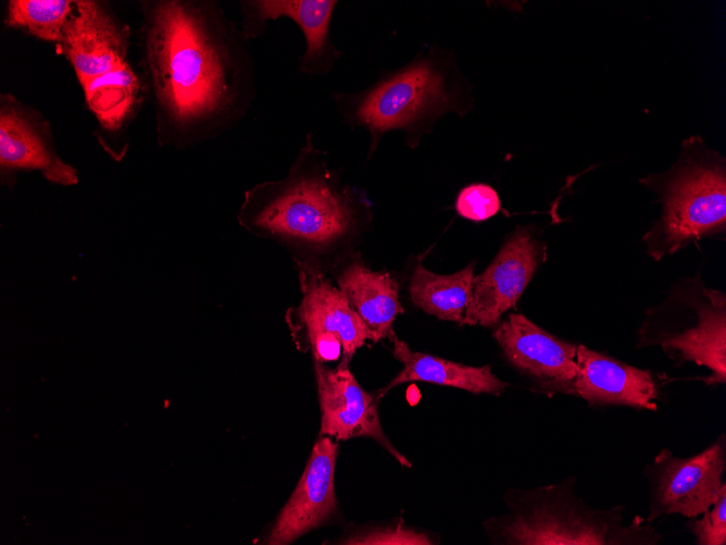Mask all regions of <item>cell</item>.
I'll use <instances>...</instances> for the list:
<instances>
[{
	"instance_id": "1",
	"label": "cell",
	"mask_w": 726,
	"mask_h": 545,
	"mask_svg": "<svg viewBox=\"0 0 726 545\" xmlns=\"http://www.w3.org/2000/svg\"><path fill=\"white\" fill-rule=\"evenodd\" d=\"M246 41L213 2L153 4L147 60L171 144L186 147L206 139L248 112L256 88Z\"/></svg>"
},
{
	"instance_id": "2",
	"label": "cell",
	"mask_w": 726,
	"mask_h": 545,
	"mask_svg": "<svg viewBox=\"0 0 726 545\" xmlns=\"http://www.w3.org/2000/svg\"><path fill=\"white\" fill-rule=\"evenodd\" d=\"M325 156L306 133L286 175L246 190L237 215L247 232L284 248L298 274L333 272L373 222L366 194L343 183Z\"/></svg>"
},
{
	"instance_id": "3",
	"label": "cell",
	"mask_w": 726,
	"mask_h": 545,
	"mask_svg": "<svg viewBox=\"0 0 726 545\" xmlns=\"http://www.w3.org/2000/svg\"><path fill=\"white\" fill-rule=\"evenodd\" d=\"M331 99L350 129L368 133L367 161L386 134L402 131L404 144L416 148L442 115L464 116L474 106L473 86L460 71L453 50L437 45L397 70L383 71L364 89L331 91Z\"/></svg>"
},
{
	"instance_id": "4",
	"label": "cell",
	"mask_w": 726,
	"mask_h": 545,
	"mask_svg": "<svg viewBox=\"0 0 726 545\" xmlns=\"http://www.w3.org/2000/svg\"><path fill=\"white\" fill-rule=\"evenodd\" d=\"M576 479L536 490H509L508 511L484 527L495 544L511 545H656L662 534L646 518L625 521V506L587 505L574 492Z\"/></svg>"
},
{
	"instance_id": "5",
	"label": "cell",
	"mask_w": 726,
	"mask_h": 545,
	"mask_svg": "<svg viewBox=\"0 0 726 545\" xmlns=\"http://www.w3.org/2000/svg\"><path fill=\"white\" fill-rule=\"evenodd\" d=\"M656 194L661 214L643 234L655 261L690 244L726 232V161L699 136L683 141L678 160L665 172L639 179Z\"/></svg>"
},
{
	"instance_id": "6",
	"label": "cell",
	"mask_w": 726,
	"mask_h": 545,
	"mask_svg": "<svg viewBox=\"0 0 726 545\" xmlns=\"http://www.w3.org/2000/svg\"><path fill=\"white\" fill-rule=\"evenodd\" d=\"M637 337V348L660 347L675 364L705 368L708 386L726 383V295L700 275L674 283L663 301L646 309Z\"/></svg>"
},
{
	"instance_id": "7",
	"label": "cell",
	"mask_w": 726,
	"mask_h": 545,
	"mask_svg": "<svg viewBox=\"0 0 726 545\" xmlns=\"http://www.w3.org/2000/svg\"><path fill=\"white\" fill-rule=\"evenodd\" d=\"M301 300L287 311L286 320L300 349L313 360L349 363L366 340L377 343L374 332L354 311L327 275L298 274Z\"/></svg>"
},
{
	"instance_id": "8",
	"label": "cell",
	"mask_w": 726,
	"mask_h": 545,
	"mask_svg": "<svg viewBox=\"0 0 726 545\" xmlns=\"http://www.w3.org/2000/svg\"><path fill=\"white\" fill-rule=\"evenodd\" d=\"M726 434L703 450L678 457L662 448L643 469L649 481V523L671 515L696 518L718 497L726 484Z\"/></svg>"
},
{
	"instance_id": "9",
	"label": "cell",
	"mask_w": 726,
	"mask_h": 545,
	"mask_svg": "<svg viewBox=\"0 0 726 545\" xmlns=\"http://www.w3.org/2000/svg\"><path fill=\"white\" fill-rule=\"evenodd\" d=\"M546 245L530 226H516L500 250L473 280L472 297L460 325L496 326L515 307L537 268Z\"/></svg>"
},
{
	"instance_id": "10",
	"label": "cell",
	"mask_w": 726,
	"mask_h": 545,
	"mask_svg": "<svg viewBox=\"0 0 726 545\" xmlns=\"http://www.w3.org/2000/svg\"><path fill=\"white\" fill-rule=\"evenodd\" d=\"M504 358L549 395H574L578 344L562 340L522 313H510L492 332Z\"/></svg>"
},
{
	"instance_id": "11",
	"label": "cell",
	"mask_w": 726,
	"mask_h": 545,
	"mask_svg": "<svg viewBox=\"0 0 726 545\" xmlns=\"http://www.w3.org/2000/svg\"><path fill=\"white\" fill-rule=\"evenodd\" d=\"M321 410L320 436L336 439L371 437L380 444L401 466L411 462L383 431L377 411V395L365 392L349 369L339 362L335 368L313 360Z\"/></svg>"
},
{
	"instance_id": "12",
	"label": "cell",
	"mask_w": 726,
	"mask_h": 545,
	"mask_svg": "<svg viewBox=\"0 0 726 545\" xmlns=\"http://www.w3.org/2000/svg\"><path fill=\"white\" fill-rule=\"evenodd\" d=\"M241 33L247 40L260 38L270 21L289 18L301 30L304 50L297 71L306 76L328 74L342 52L330 38L336 0H243Z\"/></svg>"
},
{
	"instance_id": "13",
	"label": "cell",
	"mask_w": 726,
	"mask_h": 545,
	"mask_svg": "<svg viewBox=\"0 0 726 545\" xmlns=\"http://www.w3.org/2000/svg\"><path fill=\"white\" fill-rule=\"evenodd\" d=\"M337 455L338 444L331 437L321 436L317 439L297 487L278 515L266 544H290L336 515L334 474Z\"/></svg>"
},
{
	"instance_id": "14",
	"label": "cell",
	"mask_w": 726,
	"mask_h": 545,
	"mask_svg": "<svg viewBox=\"0 0 726 545\" xmlns=\"http://www.w3.org/2000/svg\"><path fill=\"white\" fill-rule=\"evenodd\" d=\"M574 396L588 405L626 406L658 410L660 384L650 370L640 369L578 344Z\"/></svg>"
},
{
	"instance_id": "15",
	"label": "cell",
	"mask_w": 726,
	"mask_h": 545,
	"mask_svg": "<svg viewBox=\"0 0 726 545\" xmlns=\"http://www.w3.org/2000/svg\"><path fill=\"white\" fill-rule=\"evenodd\" d=\"M63 30L65 53L82 85L122 66L127 53V29L96 1H76Z\"/></svg>"
},
{
	"instance_id": "16",
	"label": "cell",
	"mask_w": 726,
	"mask_h": 545,
	"mask_svg": "<svg viewBox=\"0 0 726 545\" xmlns=\"http://www.w3.org/2000/svg\"><path fill=\"white\" fill-rule=\"evenodd\" d=\"M333 273L337 287L377 340L388 338L393 333L396 318L403 312L399 285L392 275L370 269L358 252L341 262Z\"/></svg>"
},
{
	"instance_id": "17",
	"label": "cell",
	"mask_w": 726,
	"mask_h": 545,
	"mask_svg": "<svg viewBox=\"0 0 726 545\" xmlns=\"http://www.w3.org/2000/svg\"><path fill=\"white\" fill-rule=\"evenodd\" d=\"M392 343V355L402 363V370L378 392L380 399L391 388L408 382H426L450 386L474 394H501L510 384L498 379L489 366L472 367L443 358L412 350L397 337L395 332L388 337Z\"/></svg>"
},
{
	"instance_id": "18",
	"label": "cell",
	"mask_w": 726,
	"mask_h": 545,
	"mask_svg": "<svg viewBox=\"0 0 726 545\" xmlns=\"http://www.w3.org/2000/svg\"><path fill=\"white\" fill-rule=\"evenodd\" d=\"M0 164L3 171L38 170L50 182L71 186L77 171L64 163L17 109L3 106L0 113Z\"/></svg>"
},
{
	"instance_id": "19",
	"label": "cell",
	"mask_w": 726,
	"mask_h": 545,
	"mask_svg": "<svg viewBox=\"0 0 726 545\" xmlns=\"http://www.w3.org/2000/svg\"><path fill=\"white\" fill-rule=\"evenodd\" d=\"M474 270L471 262L455 273L441 275L417 262L409 281L410 298L426 313L461 324L472 297Z\"/></svg>"
},
{
	"instance_id": "20",
	"label": "cell",
	"mask_w": 726,
	"mask_h": 545,
	"mask_svg": "<svg viewBox=\"0 0 726 545\" xmlns=\"http://www.w3.org/2000/svg\"><path fill=\"white\" fill-rule=\"evenodd\" d=\"M83 88L87 104L99 122L108 129H116L137 100L139 82L126 62L88 80Z\"/></svg>"
},
{
	"instance_id": "21",
	"label": "cell",
	"mask_w": 726,
	"mask_h": 545,
	"mask_svg": "<svg viewBox=\"0 0 726 545\" xmlns=\"http://www.w3.org/2000/svg\"><path fill=\"white\" fill-rule=\"evenodd\" d=\"M71 12L72 2L66 0H12L5 23L43 40L62 41Z\"/></svg>"
},
{
	"instance_id": "22",
	"label": "cell",
	"mask_w": 726,
	"mask_h": 545,
	"mask_svg": "<svg viewBox=\"0 0 726 545\" xmlns=\"http://www.w3.org/2000/svg\"><path fill=\"white\" fill-rule=\"evenodd\" d=\"M454 207L459 215L473 222L487 221L502 210L496 189L481 183L462 188L456 196Z\"/></svg>"
},
{
	"instance_id": "23",
	"label": "cell",
	"mask_w": 726,
	"mask_h": 545,
	"mask_svg": "<svg viewBox=\"0 0 726 545\" xmlns=\"http://www.w3.org/2000/svg\"><path fill=\"white\" fill-rule=\"evenodd\" d=\"M347 545H430L434 540L425 532L399 523L356 532L339 541Z\"/></svg>"
},
{
	"instance_id": "24",
	"label": "cell",
	"mask_w": 726,
	"mask_h": 545,
	"mask_svg": "<svg viewBox=\"0 0 726 545\" xmlns=\"http://www.w3.org/2000/svg\"><path fill=\"white\" fill-rule=\"evenodd\" d=\"M688 529L696 545L726 544V484L717 499L704 512L690 519Z\"/></svg>"
}]
</instances>
